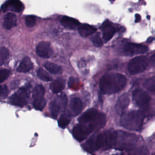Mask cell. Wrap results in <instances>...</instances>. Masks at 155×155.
<instances>
[{"label": "cell", "mask_w": 155, "mask_h": 155, "mask_svg": "<svg viewBox=\"0 0 155 155\" xmlns=\"http://www.w3.org/2000/svg\"><path fill=\"white\" fill-rule=\"evenodd\" d=\"M133 99L136 104L142 109H147L149 107L150 97L144 91L137 89L133 93Z\"/></svg>", "instance_id": "obj_7"}, {"label": "cell", "mask_w": 155, "mask_h": 155, "mask_svg": "<svg viewBox=\"0 0 155 155\" xmlns=\"http://www.w3.org/2000/svg\"><path fill=\"white\" fill-rule=\"evenodd\" d=\"M90 133L91 131L87 125L83 124L77 125L73 130V135L74 137L79 142L85 140Z\"/></svg>", "instance_id": "obj_10"}, {"label": "cell", "mask_w": 155, "mask_h": 155, "mask_svg": "<svg viewBox=\"0 0 155 155\" xmlns=\"http://www.w3.org/2000/svg\"><path fill=\"white\" fill-rule=\"evenodd\" d=\"M65 87V81L63 78H58L50 84V89L53 93H60Z\"/></svg>", "instance_id": "obj_19"}, {"label": "cell", "mask_w": 155, "mask_h": 155, "mask_svg": "<svg viewBox=\"0 0 155 155\" xmlns=\"http://www.w3.org/2000/svg\"><path fill=\"white\" fill-rule=\"evenodd\" d=\"M9 57V51L5 47L0 48V65L5 63Z\"/></svg>", "instance_id": "obj_26"}, {"label": "cell", "mask_w": 155, "mask_h": 155, "mask_svg": "<svg viewBox=\"0 0 155 155\" xmlns=\"http://www.w3.org/2000/svg\"><path fill=\"white\" fill-rule=\"evenodd\" d=\"M44 67L47 70L52 74H59L62 72L61 67L52 62L45 63Z\"/></svg>", "instance_id": "obj_21"}, {"label": "cell", "mask_w": 155, "mask_h": 155, "mask_svg": "<svg viewBox=\"0 0 155 155\" xmlns=\"http://www.w3.org/2000/svg\"><path fill=\"white\" fill-rule=\"evenodd\" d=\"M103 39L105 42L110 40L116 32V29L113 24L108 21H105L101 26Z\"/></svg>", "instance_id": "obj_13"}, {"label": "cell", "mask_w": 155, "mask_h": 155, "mask_svg": "<svg viewBox=\"0 0 155 155\" xmlns=\"http://www.w3.org/2000/svg\"><path fill=\"white\" fill-rule=\"evenodd\" d=\"M152 155H155V153H153Z\"/></svg>", "instance_id": "obj_35"}, {"label": "cell", "mask_w": 155, "mask_h": 155, "mask_svg": "<svg viewBox=\"0 0 155 155\" xmlns=\"http://www.w3.org/2000/svg\"><path fill=\"white\" fill-rule=\"evenodd\" d=\"M50 110L51 115L52 116V117L54 118H56L59 114V113L60 111L59 104L56 101H51L50 104Z\"/></svg>", "instance_id": "obj_23"}, {"label": "cell", "mask_w": 155, "mask_h": 155, "mask_svg": "<svg viewBox=\"0 0 155 155\" xmlns=\"http://www.w3.org/2000/svg\"><path fill=\"white\" fill-rule=\"evenodd\" d=\"M30 93V85H27L20 88L16 93H15L10 97V102L13 105L19 107H23L27 104Z\"/></svg>", "instance_id": "obj_4"}, {"label": "cell", "mask_w": 155, "mask_h": 155, "mask_svg": "<svg viewBox=\"0 0 155 155\" xmlns=\"http://www.w3.org/2000/svg\"><path fill=\"white\" fill-rule=\"evenodd\" d=\"M122 53L127 56H132L143 53L147 51L148 48L147 46L134 43H127L122 47Z\"/></svg>", "instance_id": "obj_8"}, {"label": "cell", "mask_w": 155, "mask_h": 155, "mask_svg": "<svg viewBox=\"0 0 155 155\" xmlns=\"http://www.w3.org/2000/svg\"><path fill=\"white\" fill-rule=\"evenodd\" d=\"M38 77L44 81H50L51 80V77L42 68H39L37 71Z\"/></svg>", "instance_id": "obj_27"}, {"label": "cell", "mask_w": 155, "mask_h": 155, "mask_svg": "<svg viewBox=\"0 0 155 155\" xmlns=\"http://www.w3.org/2000/svg\"><path fill=\"white\" fill-rule=\"evenodd\" d=\"M144 87L148 91L155 94V76L148 78L143 84Z\"/></svg>", "instance_id": "obj_25"}, {"label": "cell", "mask_w": 155, "mask_h": 155, "mask_svg": "<svg viewBox=\"0 0 155 155\" xmlns=\"http://www.w3.org/2000/svg\"><path fill=\"white\" fill-rule=\"evenodd\" d=\"M152 59H153V62L155 63V54L153 55V56L152 57Z\"/></svg>", "instance_id": "obj_34"}, {"label": "cell", "mask_w": 155, "mask_h": 155, "mask_svg": "<svg viewBox=\"0 0 155 155\" xmlns=\"http://www.w3.org/2000/svg\"><path fill=\"white\" fill-rule=\"evenodd\" d=\"M117 133L109 130L99 134L93 136L87 142V147L91 151L102 148L109 149L116 144Z\"/></svg>", "instance_id": "obj_2"}, {"label": "cell", "mask_w": 155, "mask_h": 155, "mask_svg": "<svg viewBox=\"0 0 155 155\" xmlns=\"http://www.w3.org/2000/svg\"><path fill=\"white\" fill-rule=\"evenodd\" d=\"M71 108L74 116L80 114L82 110V102L81 100L78 97L73 98L71 101Z\"/></svg>", "instance_id": "obj_20"}, {"label": "cell", "mask_w": 155, "mask_h": 155, "mask_svg": "<svg viewBox=\"0 0 155 155\" xmlns=\"http://www.w3.org/2000/svg\"><path fill=\"white\" fill-rule=\"evenodd\" d=\"M148 64V59L143 56H137L132 59L128 65V70L130 74H136L144 71Z\"/></svg>", "instance_id": "obj_6"}, {"label": "cell", "mask_w": 155, "mask_h": 155, "mask_svg": "<svg viewBox=\"0 0 155 155\" xmlns=\"http://www.w3.org/2000/svg\"><path fill=\"white\" fill-rule=\"evenodd\" d=\"M46 104V101L44 97L33 99V106L38 110H42Z\"/></svg>", "instance_id": "obj_24"}, {"label": "cell", "mask_w": 155, "mask_h": 155, "mask_svg": "<svg viewBox=\"0 0 155 155\" xmlns=\"http://www.w3.org/2000/svg\"><path fill=\"white\" fill-rule=\"evenodd\" d=\"M98 111L94 108L90 109L84 113L79 118L80 124H89L94 121L101 114Z\"/></svg>", "instance_id": "obj_12"}, {"label": "cell", "mask_w": 155, "mask_h": 155, "mask_svg": "<svg viewBox=\"0 0 155 155\" xmlns=\"http://www.w3.org/2000/svg\"><path fill=\"white\" fill-rule=\"evenodd\" d=\"M135 18H136V19H135V22H139V21H140V19H141L140 16L139 15H138V14H136V15Z\"/></svg>", "instance_id": "obj_33"}, {"label": "cell", "mask_w": 155, "mask_h": 155, "mask_svg": "<svg viewBox=\"0 0 155 155\" xmlns=\"http://www.w3.org/2000/svg\"><path fill=\"white\" fill-rule=\"evenodd\" d=\"M23 9L24 5L19 0H7L1 7V10L2 12L11 10L15 12H21Z\"/></svg>", "instance_id": "obj_11"}, {"label": "cell", "mask_w": 155, "mask_h": 155, "mask_svg": "<svg viewBox=\"0 0 155 155\" xmlns=\"http://www.w3.org/2000/svg\"><path fill=\"white\" fill-rule=\"evenodd\" d=\"M144 116L138 111H130L122 114L121 125L125 128L131 131H139L142 125Z\"/></svg>", "instance_id": "obj_3"}, {"label": "cell", "mask_w": 155, "mask_h": 155, "mask_svg": "<svg viewBox=\"0 0 155 155\" xmlns=\"http://www.w3.org/2000/svg\"><path fill=\"white\" fill-rule=\"evenodd\" d=\"M96 31V28L95 27L87 24H83L78 27L79 33L82 37H87L94 33Z\"/></svg>", "instance_id": "obj_17"}, {"label": "cell", "mask_w": 155, "mask_h": 155, "mask_svg": "<svg viewBox=\"0 0 155 155\" xmlns=\"http://www.w3.org/2000/svg\"><path fill=\"white\" fill-rule=\"evenodd\" d=\"M8 93L7 87L5 85L0 86V97L5 96Z\"/></svg>", "instance_id": "obj_32"}, {"label": "cell", "mask_w": 155, "mask_h": 155, "mask_svg": "<svg viewBox=\"0 0 155 155\" xmlns=\"http://www.w3.org/2000/svg\"><path fill=\"white\" fill-rule=\"evenodd\" d=\"M91 41L97 47H100L102 45V41L100 35L99 33L94 35L91 38Z\"/></svg>", "instance_id": "obj_30"}, {"label": "cell", "mask_w": 155, "mask_h": 155, "mask_svg": "<svg viewBox=\"0 0 155 155\" xmlns=\"http://www.w3.org/2000/svg\"><path fill=\"white\" fill-rule=\"evenodd\" d=\"M10 71L7 69L0 70V83L4 81L10 75Z\"/></svg>", "instance_id": "obj_31"}, {"label": "cell", "mask_w": 155, "mask_h": 155, "mask_svg": "<svg viewBox=\"0 0 155 155\" xmlns=\"http://www.w3.org/2000/svg\"><path fill=\"white\" fill-rule=\"evenodd\" d=\"M33 67V64L30 58L24 57L21 61L16 70L20 73H27L30 71Z\"/></svg>", "instance_id": "obj_16"}, {"label": "cell", "mask_w": 155, "mask_h": 155, "mask_svg": "<svg viewBox=\"0 0 155 155\" xmlns=\"http://www.w3.org/2000/svg\"><path fill=\"white\" fill-rule=\"evenodd\" d=\"M17 24V18L16 15L13 13H8L4 18L3 27L5 29L9 30L15 26Z\"/></svg>", "instance_id": "obj_15"}, {"label": "cell", "mask_w": 155, "mask_h": 155, "mask_svg": "<svg viewBox=\"0 0 155 155\" xmlns=\"http://www.w3.org/2000/svg\"><path fill=\"white\" fill-rule=\"evenodd\" d=\"M70 122V119L65 115H62L59 119V126L62 128H65Z\"/></svg>", "instance_id": "obj_28"}, {"label": "cell", "mask_w": 155, "mask_h": 155, "mask_svg": "<svg viewBox=\"0 0 155 155\" xmlns=\"http://www.w3.org/2000/svg\"><path fill=\"white\" fill-rule=\"evenodd\" d=\"M36 24V17L33 15H29L25 18V24L28 27L34 26Z\"/></svg>", "instance_id": "obj_29"}, {"label": "cell", "mask_w": 155, "mask_h": 155, "mask_svg": "<svg viewBox=\"0 0 155 155\" xmlns=\"http://www.w3.org/2000/svg\"><path fill=\"white\" fill-rule=\"evenodd\" d=\"M44 94L45 89L44 87L41 84H38L34 88L33 90V98L36 99L44 97Z\"/></svg>", "instance_id": "obj_22"}, {"label": "cell", "mask_w": 155, "mask_h": 155, "mask_svg": "<svg viewBox=\"0 0 155 155\" xmlns=\"http://www.w3.org/2000/svg\"><path fill=\"white\" fill-rule=\"evenodd\" d=\"M62 25L68 28H75L79 25V22L76 19L69 16H62L61 20Z\"/></svg>", "instance_id": "obj_18"}, {"label": "cell", "mask_w": 155, "mask_h": 155, "mask_svg": "<svg viewBox=\"0 0 155 155\" xmlns=\"http://www.w3.org/2000/svg\"><path fill=\"white\" fill-rule=\"evenodd\" d=\"M36 52L37 54L41 58H48L53 54V50L50 42L42 41L37 45Z\"/></svg>", "instance_id": "obj_9"}, {"label": "cell", "mask_w": 155, "mask_h": 155, "mask_svg": "<svg viewBox=\"0 0 155 155\" xmlns=\"http://www.w3.org/2000/svg\"><path fill=\"white\" fill-rule=\"evenodd\" d=\"M130 103V98L127 94L125 93L121 95L116 104V111L118 114H122L127 108Z\"/></svg>", "instance_id": "obj_14"}, {"label": "cell", "mask_w": 155, "mask_h": 155, "mask_svg": "<svg viewBox=\"0 0 155 155\" xmlns=\"http://www.w3.org/2000/svg\"><path fill=\"white\" fill-rule=\"evenodd\" d=\"M127 79L125 76L119 73L105 74L100 81V90L104 94L118 93L126 85Z\"/></svg>", "instance_id": "obj_1"}, {"label": "cell", "mask_w": 155, "mask_h": 155, "mask_svg": "<svg viewBox=\"0 0 155 155\" xmlns=\"http://www.w3.org/2000/svg\"><path fill=\"white\" fill-rule=\"evenodd\" d=\"M137 138L134 134H131L123 131L117 133L116 144L120 149H131L136 142Z\"/></svg>", "instance_id": "obj_5"}]
</instances>
